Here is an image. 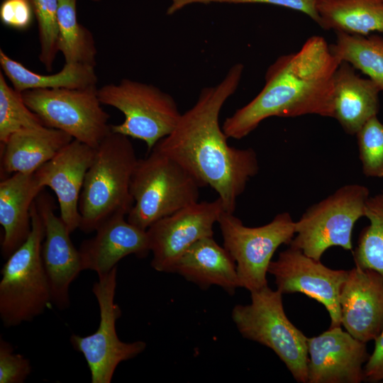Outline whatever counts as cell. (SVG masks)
Returning a JSON list of instances; mask_svg holds the SVG:
<instances>
[{"label": "cell", "mask_w": 383, "mask_h": 383, "mask_svg": "<svg viewBox=\"0 0 383 383\" xmlns=\"http://www.w3.org/2000/svg\"><path fill=\"white\" fill-rule=\"evenodd\" d=\"M268 272L274 276L277 289L282 294H305L326 309L331 328L341 326L340 294L348 270L331 269L289 245L272 260Z\"/></svg>", "instance_id": "cell-12"}, {"label": "cell", "mask_w": 383, "mask_h": 383, "mask_svg": "<svg viewBox=\"0 0 383 383\" xmlns=\"http://www.w3.org/2000/svg\"><path fill=\"white\" fill-rule=\"evenodd\" d=\"M37 19L40 50L39 60L51 71L58 50V0H30Z\"/></svg>", "instance_id": "cell-29"}, {"label": "cell", "mask_w": 383, "mask_h": 383, "mask_svg": "<svg viewBox=\"0 0 383 383\" xmlns=\"http://www.w3.org/2000/svg\"><path fill=\"white\" fill-rule=\"evenodd\" d=\"M31 231L27 240L6 259L1 270L0 318L5 327L32 321L52 301L41 257L45 226L33 202Z\"/></svg>", "instance_id": "cell-4"}, {"label": "cell", "mask_w": 383, "mask_h": 383, "mask_svg": "<svg viewBox=\"0 0 383 383\" xmlns=\"http://www.w3.org/2000/svg\"><path fill=\"white\" fill-rule=\"evenodd\" d=\"M380 90L369 78L362 77L348 62L342 61L333 79L334 116L349 135H356L379 110Z\"/></svg>", "instance_id": "cell-20"}, {"label": "cell", "mask_w": 383, "mask_h": 383, "mask_svg": "<svg viewBox=\"0 0 383 383\" xmlns=\"http://www.w3.org/2000/svg\"><path fill=\"white\" fill-rule=\"evenodd\" d=\"M362 170L366 177H383V123L377 116L356 133Z\"/></svg>", "instance_id": "cell-30"}, {"label": "cell", "mask_w": 383, "mask_h": 383, "mask_svg": "<svg viewBox=\"0 0 383 383\" xmlns=\"http://www.w3.org/2000/svg\"><path fill=\"white\" fill-rule=\"evenodd\" d=\"M200 186L176 161L152 149L138 159L131 182L134 204L127 220L147 230L160 219L196 203Z\"/></svg>", "instance_id": "cell-5"}, {"label": "cell", "mask_w": 383, "mask_h": 383, "mask_svg": "<svg viewBox=\"0 0 383 383\" xmlns=\"http://www.w3.org/2000/svg\"><path fill=\"white\" fill-rule=\"evenodd\" d=\"M98 96L102 104L124 115L123 122L111 125V131L143 140L148 151L172 131L182 115L169 94L152 84L129 79L102 86Z\"/></svg>", "instance_id": "cell-8"}, {"label": "cell", "mask_w": 383, "mask_h": 383, "mask_svg": "<svg viewBox=\"0 0 383 383\" xmlns=\"http://www.w3.org/2000/svg\"><path fill=\"white\" fill-rule=\"evenodd\" d=\"M34 15L30 0H4L0 6L2 23L16 30L28 28Z\"/></svg>", "instance_id": "cell-33"}, {"label": "cell", "mask_w": 383, "mask_h": 383, "mask_svg": "<svg viewBox=\"0 0 383 383\" xmlns=\"http://www.w3.org/2000/svg\"><path fill=\"white\" fill-rule=\"evenodd\" d=\"M171 1L172 4L167 9L170 14L192 4H267L302 12L316 23L319 21L316 9L318 0H171Z\"/></svg>", "instance_id": "cell-32"}, {"label": "cell", "mask_w": 383, "mask_h": 383, "mask_svg": "<svg viewBox=\"0 0 383 383\" xmlns=\"http://www.w3.org/2000/svg\"><path fill=\"white\" fill-rule=\"evenodd\" d=\"M225 211L222 201L190 204L151 225L147 233L151 267L157 272H172L182 255L198 240L213 237V226Z\"/></svg>", "instance_id": "cell-13"}, {"label": "cell", "mask_w": 383, "mask_h": 383, "mask_svg": "<svg viewBox=\"0 0 383 383\" xmlns=\"http://www.w3.org/2000/svg\"><path fill=\"white\" fill-rule=\"evenodd\" d=\"M370 190L350 184L310 206L295 221L296 233L289 245L320 260L333 246L353 250L352 234L355 223L365 216Z\"/></svg>", "instance_id": "cell-7"}, {"label": "cell", "mask_w": 383, "mask_h": 383, "mask_svg": "<svg viewBox=\"0 0 383 383\" xmlns=\"http://www.w3.org/2000/svg\"><path fill=\"white\" fill-rule=\"evenodd\" d=\"M318 25L352 35H383V0H318Z\"/></svg>", "instance_id": "cell-23"}, {"label": "cell", "mask_w": 383, "mask_h": 383, "mask_svg": "<svg viewBox=\"0 0 383 383\" xmlns=\"http://www.w3.org/2000/svg\"><path fill=\"white\" fill-rule=\"evenodd\" d=\"M125 216L111 217L96 228L94 237L81 243L79 251L84 270H93L101 276L128 255L148 256L150 248L147 230L133 225Z\"/></svg>", "instance_id": "cell-18"}, {"label": "cell", "mask_w": 383, "mask_h": 383, "mask_svg": "<svg viewBox=\"0 0 383 383\" xmlns=\"http://www.w3.org/2000/svg\"><path fill=\"white\" fill-rule=\"evenodd\" d=\"M44 188L34 173H15L0 182V224L4 233L1 255L6 260L28 238L32 205Z\"/></svg>", "instance_id": "cell-19"}, {"label": "cell", "mask_w": 383, "mask_h": 383, "mask_svg": "<svg viewBox=\"0 0 383 383\" xmlns=\"http://www.w3.org/2000/svg\"><path fill=\"white\" fill-rule=\"evenodd\" d=\"M218 223L223 247L235 262L240 287L252 292L268 286L267 273L274 253L281 245H289L296 233L291 215L282 212L265 225L249 227L223 211Z\"/></svg>", "instance_id": "cell-9"}, {"label": "cell", "mask_w": 383, "mask_h": 383, "mask_svg": "<svg viewBox=\"0 0 383 383\" xmlns=\"http://www.w3.org/2000/svg\"><path fill=\"white\" fill-rule=\"evenodd\" d=\"M172 272L202 289L216 285L233 295L240 287L234 260L213 237L202 238L189 247L178 259Z\"/></svg>", "instance_id": "cell-21"}, {"label": "cell", "mask_w": 383, "mask_h": 383, "mask_svg": "<svg viewBox=\"0 0 383 383\" xmlns=\"http://www.w3.org/2000/svg\"><path fill=\"white\" fill-rule=\"evenodd\" d=\"M31 372L29 360L15 353L13 346L1 337L0 383H23Z\"/></svg>", "instance_id": "cell-31"}, {"label": "cell", "mask_w": 383, "mask_h": 383, "mask_svg": "<svg viewBox=\"0 0 383 383\" xmlns=\"http://www.w3.org/2000/svg\"><path fill=\"white\" fill-rule=\"evenodd\" d=\"M44 126L41 119L26 104L22 92L10 87L0 72V143L18 131Z\"/></svg>", "instance_id": "cell-28"}, {"label": "cell", "mask_w": 383, "mask_h": 383, "mask_svg": "<svg viewBox=\"0 0 383 383\" xmlns=\"http://www.w3.org/2000/svg\"><path fill=\"white\" fill-rule=\"evenodd\" d=\"M365 217L370 223L362 230L353 250L355 264L383 277V192L370 196Z\"/></svg>", "instance_id": "cell-27"}, {"label": "cell", "mask_w": 383, "mask_h": 383, "mask_svg": "<svg viewBox=\"0 0 383 383\" xmlns=\"http://www.w3.org/2000/svg\"><path fill=\"white\" fill-rule=\"evenodd\" d=\"M128 138L112 131L96 148L79 201V228L85 233L113 216L128 215L133 206L131 182L138 159Z\"/></svg>", "instance_id": "cell-3"}, {"label": "cell", "mask_w": 383, "mask_h": 383, "mask_svg": "<svg viewBox=\"0 0 383 383\" xmlns=\"http://www.w3.org/2000/svg\"><path fill=\"white\" fill-rule=\"evenodd\" d=\"M96 155V148L73 139L34 175L38 184L55 194L60 216L71 233L79 228V201L85 176Z\"/></svg>", "instance_id": "cell-16"}, {"label": "cell", "mask_w": 383, "mask_h": 383, "mask_svg": "<svg viewBox=\"0 0 383 383\" xmlns=\"http://www.w3.org/2000/svg\"><path fill=\"white\" fill-rule=\"evenodd\" d=\"M374 347L364 366L365 381L383 382V331L374 340Z\"/></svg>", "instance_id": "cell-34"}, {"label": "cell", "mask_w": 383, "mask_h": 383, "mask_svg": "<svg viewBox=\"0 0 383 383\" xmlns=\"http://www.w3.org/2000/svg\"><path fill=\"white\" fill-rule=\"evenodd\" d=\"M340 62L324 38L311 36L297 52L281 55L268 67L262 90L224 121V133L241 139L274 116L333 118V79Z\"/></svg>", "instance_id": "cell-2"}, {"label": "cell", "mask_w": 383, "mask_h": 383, "mask_svg": "<svg viewBox=\"0 0 383 383\" xmlns=\"http://www.w3.org/2000/svg\"><path fill=\"white\" fill-rule=\"evenodd\" d=\"M26 104L44 126L65 132L94 148L111 132L98 88L31 89L22 92Z\"/></svg>", "instance_id": "cell-10"}, {"label": "cell", "mask_w": 383, "mask_h": 383, "mask_svg": "<svg viewBox=\"0 0 383 383\" xmlns=\"http://www.w3.org/2000/svg\"><path fill=\"white\" fill-rule=\"evenodd\" d=\"M72 140L65 132L45 126L14 133L1 145V174L34 173Z\"/></svg>", "instance_id": "cell-22"}, {"label": "cell", "mask_w": 383, "mask_h": 383, "mask_svg": "<svg viewBox=\"0 0 383 383\" xmlns=\"http://www.w3.org/2000/svg\"><path fill=\"white\" fill-rule=\"evenodd\" d=\"M335 33V43L331 45L332 52L366 74L383 91V35Z\"/></svg>", "instance_id": "cell-25"}, {"label": "cell", "mask_w": 383, "mask_h": 383, "mask_svg": "<svg viewBox=\"0 0 383 383\" xmlns=\"http://www.w3.org/2000/svg\"><path fill=\"white\" fill-rule=\"evenodd\" d=\"M91 1L98 2V1H99L100 0H91Z\"/></svg>", "instance_id": "cell-35"}, {"label": "cell", "mask_w": 383, "mask_h": 383, "mask_svg": "<svg viewBox=\"0 0 383 383\" xmlns=\"http://www.w3.org/2000/svg\"><path fill=\"white\" fill-rule=\"evenodd\" d=\"M341 325L364 343L374 340L383 331V277L355 266L340 291Z\"/></svg>", "instance_id": "cell-17"}, {"label": "cell", "mask_w": 383, "mask_h": 383, "mask_svg": "<svg viewBox=\"0 0 383 383\" xmlns=\"http://www.w3.org/2000/svg\"><path fill=\"white\" fill-rule=\"evenodd\" d=\"M35 204L45 226L41 257L50 283L52 301L60 309L70 306L69 289L84 270L79 249L70 238L71 232L60 216L55 213L52 198L40 193Z\"/></svg>", "instance_id": "cell-15"}, {"label": "cell", "mask_w": 383, "mask_h": 383, "mask_svg": "<svg viewBox=\"0 0 383 383\" xmlns=\"http://www.w3.org/2000/svg\"><path fill=\"white\" fill-rule=\"evenodd\" d=\"M243 70L244 65L236 63L218 84L203 88L172 131L152 148L179 164L200 187L213 189L230 213H234L238 197L259 171L255 150L229 145L219 124L221 110L237 90Z\"/></svg>", "instance_id": "cell-1"}, {"label": "cell", "mask_w": 383, "mask_h": 383, "mask_svg": "<svg viewBox=\"0 0 383 383\" xmlns=\"http://www.w3.org/2000/svg\"><path fill=\"white\" fill-rule=\"evenodd\" d=\"M251 301L235 305L232 320L240 335L271 349L299 383H308V338L287 318L282 294L268 286L250 292Z\"/></svg>", "instance_id": "cell-6"}, {"label": "cell", "mask_w": 383, "mask_h": 383, "mask_svg": "<svg viewBox=\"0 0 383 383\" xmlns=\"http://www.w3.org/2000/svg\"><path fill=\"white\" fill-rule=\"evenodd\" d=\"M0 65L12 87L20 92L31 89H84L96 86L94 67L65 63L62 69L52 74H40L11 58L0 50Z\"/></svg>", "instance_id": "cell-24"}, {"label": "cell", "mask_w": 383, "mask_h": 383, "mask_svg": "<svg viewBox=\"0 0 383 383\" xmlns=\"http://www.w3.org/2000/svg\"><path fill=\"white\" fill-rule=\"evenodd\" d=\"M98 277L92 292L99 308V326L87 336L72 334L70 341L73 348L83 355L90 370L91 383H111L118 365L143 353L146 343L142 340L126 343L118 337L116 325L121 316V310L114 301L117 267Z\"/></svg>", "instance_id": "cell-11"}, {"label": "cell", "mask_w": 383, "mask_h": 383, "mask_svg": "<svg viewBox=\"0 0 383 383\" xmlns=\"http://www.w3.org/2000/svg\"><path fill=\"white\" fill-rule=\"evenodd\" d=\"M58 50L65 63L95 67L96 47L92 33L78 22L77 0H58Z\"/></svg>", "instance_id": "cell-26"}, {"label": "cell", "mask_w": 383, "mask_h": 383, "mask_svg": "<svg viewBox=\"0 0 383 383\" xmlns=\"http://www.w3.org/2000/svg\"><path fill=\"white\" fill-rule=\"evenodd\" d=\"M308 383H360L370 354L366 343L341 327L308 338Z\"/></svg>", "instance_id": "cell-14"}]
</instances>
